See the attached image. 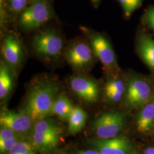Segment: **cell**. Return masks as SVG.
Instances as JSON below:
<instances>
[{
    "label": "cell",
    "instance_id": "1",
    "mask_svg": "<svg viewBox=\"0 0 154 154\" xmlns=\"http://www.w3.org/2000/svg\"><path fill=\"white\" fill-rule=\"evenodd\" d=\"M60 86L53 81H45L34 86L28 94L25 112L33 122L53 114V108Z\"/></svg>",
    "mask_w": 154,
    "mask_h": 154
},
{
    "label": "cell",
    "instance_id": "21",
    "mask_svg": "<svg viewBox=\"0 0 154 154\" xmlns=\"http://www.w3.org/2000/svg\"><path fill=\"white\" fill-rule=\"evenodd\" d=\"M20 140L18 136L0 142V151L1 153L8 152Z\"/></svg>",
    "mask_w": 154,
    "mask_h": 154
},
{
    "label": "cell",
    "instance_id": "15",
    "mask_svg": "<svg viewBox=\"0 0 154 154\" xmlns=\"http://www.w3.org/2000/svg\"><path fill=\"white\" fill-rule=\"evenodd\" d=\"M9 65L1 61L0 66V98H6L11 93L13 88V78Z\"/></svg>",
    "mask_w": 154,
    "mask_h": 154
},
{
    "label": "cell",
    "instance_id": "23",
    "mask_svg": "<svg viewBox=\"0 0 154 154\" xmlns=\"http://www.w3.org/2000/svg\"><path fill=\"white\" fill-rule=\"evenodd\" d=\"M2 127V128L0 131V142H2L13 137H17V132L9 128L4 127Z\"/></svg>",
    "mask_w": 154,
    "mask_h": 154
},
{
    "label": "cell",
    "instance_id": "12",
    "mask_svg": "<svg viewBox=\"0 0 154 154\" xmlns=\"http://www.w3.org/2000/svg\"><path fill=\"white\" fill-rule=\"evenodd\" d=\"M33 120L25 112L7 111L2 112L0 116L1 127H7L17 133L26 132L32 126Z\"/></svg>",
    "mask_w": 154,
    "mask_h": 154
},
{
    "label": "cell",
    "instance_id": "16",
    "mask_svg": "<svg viewBox=\"0 0 154 154\" xmlns=\"http://www.w3.org/2000/svg\"><path fill=\"white\" fill-rule=\"evenodd\" d=\"M86 112L80 107H74L69 117V131L72 134L80 131L87 120Z\"/></svg>",
    "mask_w": 154,
    "mask_h": 154
},
{
    "label": "cell",
    "instance_id": "8",
    "mask_svg": "<svg viewBox=\"0 0 154 154\" xmlns=\"http://www.w3.org/2000/svg\"><path fill=\"white\" fill-rule=\"evenodd\" d=\"M151 96V88L143 79L134 78L130 80L126 91L125 102L130 108L143 106L148 103Z\"/></svg>",
    "mask_w": 154,
    "mask_h": 154
},
{
    "label": "cell",
    "instance_id": "20",
    "mask_svg": "<svg viewBox=\"0 0 154 154\" xmlns=\"http://www.w3.org/2000/svg\"><path fill=\"white\" fill-rule=\"evenodd\" d=\"M125 83L120 79H111L108 81L105 86V93L110 91H120L125 93Z\"/></svg>",
    "mask_w": 154,
    "mask_h": 154
},
{
    "label": "cell",
    "instance_id": "28",
    "mask_svg": "<svg viewBox=\"0 0 154 154\" xmlns=\"http://www.w3.org/2000/svg\"><path fill=\"white\" fill-rule=\"evenodd\" d=\"M92 2H93V3L94 4H98V2H99V0H91Z\"/></svg>",
    "mask_w": 154,
    "mask_h": 154
},
{
    "label": "cell",
    "instance_id": "3",
    "mask_svg": "<svg viewBox=\"0 0 154 154\" xmlns=\"http://www.w3.org/2000/svg\"><path fill=\"white\" fill-rule=\"evenodd\" d=\"M63 45L61 34L53 29L39 32L33 37L32 42L34 53L46 60L58 58L61 55Z\"/></svg>",
    "mask_w": 154,
    "mask_h": 154
},
{
    "label": "cell",
    "instance_id": "11",
    "mask_svg": "<svg viewBox=\"0 0 154 154\" xmlns=\"http://www.w3.org/2000/svg\"><path fill=\"white\" fill-rule=\"evenodd\" d=\"M91 145L100 154H130L132 144L125 137L94 140Z\"/></svg>",
    "mask_w": 154,
    "mask_h": 154
},
{
    "label": "cell",
    "instance_id": "7",
    "mask_svg": "<svg viewBox=\"0 0 154 154\" xmlns=\"http://www.w3.org/2000/svg\"><path fill=\"white\" fill-rule=\"evenodd\" d=\"M125 117L121 112H107L94 122V130L98 138H114L125 127Z\"/></svg>",
    "mask_w": 154,
    "mask_h": 154
},
{
    "label": "cell",
    "instance_id": "22",
    "mask_svg": "<svg viewBox=\"0 0 154 154\" xmlns=\"http://www.w3.org/2000/svg\"><path fill=\"white\" fill-rule=\"evenodd\" d=\"M28 0H9L11 9L14 12H22L26 8Z\"/></svg>",
    "mask_w": 154,
    "mask_h": 154
},
{
    "label": "cell",
    "instance_id": "27",
    "mask_svg": "<svg viewBox=\"0 0 154 154\" xmlns=\"http://www.w3.org/2000/svg\"><path fill=\"white\" fill-rule=\"evenodd\" d=\"M143 154H154V147H149L146 149Z\"/></svg>",
    "mask_w": 154,
    "mask_h": 154
},
{
    "label": "cell",
    "instance_id": "5",
    "mask_svg": "<svg viewBox=\"0 0 154 154\" xmlns=\"http://www.w3.org/2000/svg\"><path fill=\"white\" fill-rule=\"evenodd\" d=\"M52 17V12L47 0H33L30 5L21 12L20 26L25 31L40 28Z\"/></svg>",
    "mask_w": 154,
    "mask_h": 154
},
{
    "label": "cell",
    "instance_id": "10",
    "mask_svg": "<svg viewBox=\"0 0 154 154\" xmlns=\"http://www.w3.org/2000/svg\"><path fill=\"white\" fill-rule=\"evenodd\" d=\"M1 50L4 61L10 67L16 69L21 65L23 59V49L21 39L16 34L10 33L6 35Z\"/></svg>",
    "mask_w": 154,
    "mask_h": 154
},
{
    "label": "cell",
    "instance_id": "4",
    "mask_svg": "<svg viewBox=\"0 0 154 154\" xmlns=\"http://www.w3.org/2000/svg\"><path fill=\"white\" fill-rule=\"evenodd\" d=\"M86 36L94 54L107 70H113L117 68V62L114 49L109 40L100 33L86 27H81Z\"/></svg>",
    "mask_w": 154,
    "mask_h": 154
},
{
    "label": "cell",
    "instance_id": "24",
    "mask_svg": "<svg viewBox=\"0 0 154 154\" xmlns=\"http://www.w3.org/2000/svg\"><path fill=\"white\" fill-rule=\"evenodd\" d=\"M105 94L109 100L112 102H117L122 99L124 93L120 91H110L105 93Z\"/></svg>",
    "mask_w": 154,
    "mask_h": 154
},
{
    "label": "cell",
    "instance_id": "13",
    "mask_svg": "<svg viewBox=\"0 0 154 154\" xmlns=\"http://www.w3.org/2000/svg\"><path fill=\"white\" fill-rule=\"evenodd\" d=\"M137 126L138 131L143 134H147L154 130V102L143 106L137 116Z\"/></svg>",
    "mask_w": 154,
    "mask_h": 154
},
{
    "label": "cell",
    "instance_id": "25",
    "mask_svg": "<svg viewBox=\"0 0 154 154\" xmlns=\"http://www.w3.org/2000/svg\"><path fill=\"white\" fill-rule=\"evenodd\" d=\"M146 19L149 26L154 30V8L148 11Z\"/></svg>",
    "mask_w": 154,
    "mask_h": 154
},
{
    "label": "cell",
    "instance_id": "29",
    "mask_svg": "<svg viewBox=\"0 0 154 154\" xmlns=\"http://www.w3.org/2000/svg\"></svg>",
    "mask_w": 154,
    "mask_h": 154
},
{
    "label": "cell",
    "instance_id": "18",
    "mask_svg": "<svg viewBox=\"0 0 154 154\" xmlns=\"http://www.w3.org/2000/svg\"><path fill=\"white\" fill-rule=\"evenodd\" d=\"M34 150L32 143L19 140L8 152V154H34Z\"/></svg>",
    "mask_w": 154,
    "mask_h": 154
},
{
    "label": "cell",
    "instance_id": "19",
    "mask_svg": "<svg viewBox=\"0 0 154 154\" xmlns=\"http://www.w3.org/2000/svg\"><path fill=\"white\" fill-rule=\"evenodd\" d=\"M126 17L130 16L140 6L142 0H119Z\"/></svg>",
    "mask_w": 154,
    "mask_h": 154
},
{
    "label": "cell",
    "instance_id": "26",
    "mask_svg": "<svg viewBox=\"0 0 154 154\" xmlns=\"http://www.w3.org/2000/svg\"><path fill=\"white\" fill-rule=\"evenodd\" d=\"M75 154H100L97 150H85V151H78Z\"/></svg>",
    "mask_w": 154,
    "mask_h": 154
},
{
    "label": "cell",
    "instance_id": "2",
    "mask_svg": "<svg viewBox=\"0 0 154 154\" xmlns=\"http://www.w3.org/2000/svg\"><path fill=\"white\" fill-rule=\"evenodd\" d=\"M60 127L46 118L35 122L32 136V144L35 149L48 153L55 149L60 140Z\"/></svg>",
    "mask_w": 154,
    "mask_h": 154
},
{
    "label": "cell",
    "instance_id": "9",
    "mask_svg": "<svg viewBox=\"0 0 154 154\" xmlns=\"http://www.w3.org/2000/svg\"><path fill=\"white\" fill-rule=\"evenodd\" d=\"M70 86L74 93L86 102L94 103L98 99V85L89 77L82 75L72 77L70 80Z\"/></svg>",
    "mask_w": 154,
    "mask_h": 154
},
{
    "label": "cell",
    "instance_id": "6",
    "mask_svg": "<svg viewBox=\"0 0 154 154\" xmlns=\"http://www.w3.org/2000/svg\"><path fill=\"white\" fill-rule=\"evenodd\" d=\"M65 57L74 69L78 72H85L93 66L95 56L88 41L78 39L69 46Z\"/></svg>",
    "mask_w": 154,
    "mask_h": 154
},
{
    "label": "cell",
    "instance_id": "14",
    "mask_svg": "<svg viewBox=\"0 0 154 154\" xmlns=\"http://www.w3.org/2000/svg\"><path fill=\"white\" fill-rule=\"evenodd\" d=\"M138 51L141 58L154 72V39L146 35L140 37L138 42Z\"/></svg>",
    "mask_w": 154,
    "mask_h": 154
},
{
    "label": "cell",
    "instance_id": "17",
    "mask_svg": "<svg viewBox=\"0 0 154 154\" xmlns=\"http://www.w3.org/2000/svg\"><path fill=\"white\" fill-rule=\"evenodd\" d=\"M74 107L71 101L64 95H61L55 100L53 108V114L62 119H68Z\"/></svg>",
    "mask_w": 154,
    "mask_h": 154
}]
</instances>
